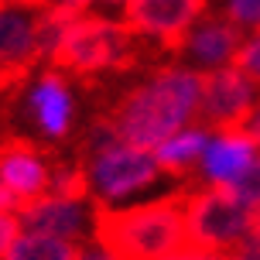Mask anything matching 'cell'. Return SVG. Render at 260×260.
Wrapping results in <instances>:
<instances>
[{
	"instance_id": "16",
	"label": "cell",
	"mask_w": 260,
	"mask_h": 260,
	"mask_svg": "<svg viewBox=\"0 0 260 260\" xmlns=\"http://www.w3.org/2000/svg\"><path fill=\"white\" fill-rule=\"evenodd\" d=\"M236 27L243 31H260V0H219L216 4Z\"/></svg>"
},
{
	"instance_id": "23",
	"label": "cell",
	"mask_w": 260,
	"mask_h": 260,
	"mask_svg": "<svg viewBox=\"0 0 260 260\" xmlns=\"http://www.w3.org/2000/svg\"><path fill=\"white\" fill-rule=\"evenodd\" d=\"M243 130L250 134V141H253V144L260 147V103L253 106V113L247 117V123H243Z\"/></svg>"
},
{
	"instance_id": "21",
	"label": "cell",
	"mask_w": 260,
	"mask_h": 260,
	"mask_svg": "<svg viewBox=\"0 0 260 260\" xmlns=\"http://www.w3.org/2000/svg\"><path fill=\"white\" fill-rule=\"evenodd\" d=\"M165 260H230V253H216V250H202V247H192V243H185L182 250L168 253Z\"/></svg>"
},
{
	"instance_id": "26",
	"label": "cell",
	"mask_w": 260,
	"mask_h": 260,
	"mask_svg": "<svg viewBox=\"0 0 260 260\" xmlns=\"http://www.w3.org/2000/svg\"><path fill=\"white\" fill-rule=\"evenodd\" d=\"M253 236H260V206L253 209Z\"/></svg>"
},
{
	"instance_id": "15",
	"label": "cell",
	"mask_w": 260,
	"mask_h": 260,
	"mask_svg": "<svg viewBox=\"0 0 260 260\" xmlns=\"http://www.w3.org/2000/svg\"><path fill=\"white\" fill-rule=\"evenodd\" d=\"M76 250H79L76 243H65L58 236L21 230L14 236V243L4 260H76Z\"/></svg>"
},
{
	"instance_id": "27",
	"label": "cell",
	"mask_w": 260,
	"mask_h": 260,
	"mask_svg": "<svg viewBox=\"0 0 260 260\" xmlns=\"http://www.w3.org/2000/svg\"><path fill=\"white\" fill-rule=\"evenodd\" d=\"M212 4H219V0H212Z\"/></svg>"
},
{
	"instance_id": "8",
	"label": "cell",
	"mask_w": 260,
	"mask_h": 260,
	"mask_svg": "<svg viewBox=\"0 0 260 260\" xmlns=\"http://www.w3.org/2000/svg\"><path fill=\"white\" fill-rule=\"evenodd\" d=\"M41 65V7L0 0V86L24 82Z\"/></svg>"
},
{
	"instance_id": "24",
	"label": "cell",
	"mask_w": 260,
	"mask_h": 260,
	"mask_svg": "<svg viewBox=\"0 0 260 260\" xmlns=\"http://www.w3.org/2000/svg\"><path fill=\"white\" fill-rule=\"evenodd\" d=\"M0 212H17V206L11 202V195H7V188L0 185Z\"/></svg>"
},
{
	"instance_id": "3",
	"label": "cell",
	"mask_w": 260,
	"mask_h": 260,
	"mask_svg": "<svg viewBox=\"0 0 260 260\" xmlns=\"http://www.w3.org/2000/svg\"><path fill=\"white\" fill-rule=\"evenodd\" d=\"M100 240L123 260H165L188 243L185 233V188L100 212Z\"/></svg>"
},
{
	"instance_id": "25",
	"label": "cell",
	"mask_w": 260,
	"mask_h": 260,
	"mask_svg": "<svg viewBox=\"0 0 260 260\" xmlns=\"http://www.w3.org/2000/svg\"><path fill=\"white\" fill-rule=\"evenodd\" d=\"M11 4H27V7H45L48 0H11Z\"/></svg>"
},
{
	"instance_id": "4",
	"label": "cell",
	"mask_w": 260,
	"mask_h": 260,
	"mask_svg": "<svg viewBox=\"0 0 260 260\" xmlns=\"http://www.w3.org/2000/svg\"><path fill=\"white\" fill-rule=\"evenodd\" d=\"M141 38L130 31L123 17L110 14H82L65 24L62 38L52 52L55 69L69 72L72 79H100V76H120L137 65Z\"/></svg>"
},
{
	"instance_id": "12",
	"label": "cell",
	"mask_w": 260,
	"mask_h": 260,
	"mask_svg": "<svg viewBox=\"0 0 260 260\" xmlns=\"http://www.w3.org/2000/svg\"><path fill=\"white\" fill-rule=\"evenodd\" d=\"M55 157L31 137H11L0 144V185L17 209L52 188Z\"/></svg>"
},
{
	"instance_id": "2",
	"label": "cell",
	"mask_w": 260,
	"mask_h": 260,
	"mask_svg": "<svg viewBox=\"0 0 260 260\" xmlns=\"http://www.w3.org/2000/svg\"><path fill=\"white\" fill-rule=\"evenodd\" d=\"M82 175H86V192L100 209H120L130 202H141L157 195L161 182H171L165 168L157 165L151 147L130 144L117 137L110 120H92L86 137H82Z\"/></svg>"
},
{
	"instance_id": "6",
	"label": "cell",
	"mask_w": 260,
	"mask_h": 260,
	"mask_svg": "<svg viewBox=\"0 0 260 260\" xmlns=\"http://www.w3.org/2000/svg\"><path fill=\"white\" fill-rule=\"evenodd\" d=\"M185 233L188 243L216 253H233L253 240V209L240 206L226 188H185Z\"/></svg>"
},
{
	"instance_id": "5",
	"label": "cell",
	"mask_w": 260,
	"mask_h": 260,
	"mask_svg": "<svg viewBox=\"0 0 260 260\" xmlns=\"http://www.w3.org/2000/svg\"><path fill=\"white\" fill-rule=\"evenodd\" d=\"M21 86L17 106L21 117L27 123L31 141L58 147L69 144L79 130V92H76V79L55 69V65H41L35 69Z\"/></svg>"
},
{
	"instance_id": "17",
	"label": "cell",
	"mask_w": 260,
	"mask_h": 260,
	"mask_svg": "<svg viewBox=\"0 0 260 260\" xmlns=\"http://www.w3.org/2000/svg\"><path fill=\"white\" fill-rule=\"evenodd\" d=\"M226 192L233 195L240 206H247V209L260 206V157L243 171V175H240V178H236L233 185H230V188H226Z\"/></svg>"
},
{
	"instance_id": "10",
	"label": "cell",
	"mask_w": 260,
	"mask_h": 260,
	"mask_svg": "<svg viewBox=\"0 0 260 260\" xmlns=\"http://www.w3.org/2000/svg\"><path fill=\"white\" fill-rule=\"evenodd\" d=\"M212 7V0H134L123 14L141 45L175 52L185 31Z\"/></svg>"
},
{
	"instance_id": "18",
	"label": "cell",
	"mask_w": 260,
	"mask_h": 260,
	"mask_svg": "<svg viewBox=\"0 0 260 260\" xmlns=\"http://www.w3.org/2000/svg\"><path fill=\"white\" fill-rule=\"evenodd\" d=\"M236 65L260 86V31H247L243 48H240V55H236Z\"/></svg>"
},
{
	"instance_id": "7",
	"label": "cell",
	"mask_w": 260,
	"mask_h": 260,
	"mask_svg": "<svg viewBox=\"0 0 260 260\" xmlns=\"http://www.w3.org/2000/svg\"><path fill=\"white\" fill-rule=\"evenodd\" d=\"M100 212L103 209L89 199V192H45L17 209V222L21 230L48 233L82 247L100 233Z\"/></svg>"
},
{
	"instance_id": "9",
	"label": "cell",
	"mask_w": 260,
	"mask_h": 260,
	"mask_svg": "<svg viewBox=\"0 0 260 260\" xmlns=\"http://www.w3.org/2000/svg\"><path fill=\"white\" fill-rule=\"evenodd\" d=\"M243 38H247L243 27H236L219 7H209L185 31V38L175 48V58H182L185 65H192L195 72L209 76V72H219V69L236 65V55L243 48Z\"/></svg>"
},
{
	"instance_id": "11",
	"label": "cell",
	"mask_w": 260,
	"mask_h": 260,
	"mask_svg": "<svg viewBox=\"0 0 260 260\" xmlns=\"http://www.w3.org/2000/svg\"><path fill=\"white\" fill-rule=\"evenodd\" d=\"M257 103H260V86L240 65H230V69L209 72L202 79V113H199V120L209 130H233L247 123V117L253 113Z\"/></svg>"
},
{
	"instance_id": "22",
	"label": "cell",
	"mask_w": 260,
	"mask_h": 260,
	"mask_svg": "<svg viewBox=\"0 0 260 260\" xmlns=\"http://www.w3.org/2000/svg\"><path fill=\"white\" fill-rule=\"evenodd\" d=\"M230 260H260V236H253V240H247L240 250H233Z\"/></svg>"
},
{
	"instance_id": "13",
	"label": "cell",
	"mask_w": 260,
	"mask_h": 260,
	"mask_svg": "<svg viewBox=\"0 0 260 260\" xmlns=\"http://www.w3.org/2000/svg\"><path fill=\"white\" fill-rule=\"evenodd\" d=\"M257 157H260V147L250 141V134L243 127L212 130L206 154L195 168L192 185H199V188H230Z\"/></svg>"
},
{
	"instance_id": "14",
	"label": "cell",
	"mask_w": 260,
	"mask_h": 260,
	"mask_svg": "<svg viewBox=\"0 0 260 260\" xmlns=\"http://www.w3.org/2000/svg\"><path fill=\"white\" fill-rule=\"evenodd\" d=\"M209 134H212V130L199 120V123H192V127L175 130L171 137H165V141L154 147L157 165L165 168V175H168L171 182L192 185L195 168H199V161H202V154H206Z\"/></svg>"
},
{
	"instance_id": "20",
	"label": "cell",
	"mask_w": 260,
	"mask_h": 260,
	"mask_svg": "<svg viewBox=\"0 0 260 260\" xmlns=\"http://www.w3.org/2000/svg\"><path fill=\"white\" fill-rule=\"evenodd\" d=\"M21 233V222H17V212H0V260L7 257L14 236Z\"/></svg>"
},
{
	"instance_id": "19",
	"label": "cell",
	"mask_w": 260,
	"mask_h": 260,
	"mask_svg": "<svg viewBox=\"0 0 260 260\" xmlns=\"http://www.w3.org/2000/svg\"><path fill=\"white\" fill-rule=\"evenodd\" d=\"M76 260H123V257L96 236V240H89V243H82V247L76 250Z\"/></svg>"
},
{
	"instance_id": "1",
	"label": "cell",
	"mask_w": 260,
	"mask_h": 260,
	"mask_svg": "<svg viewBox=\"0 0 260 260\" xmlns=\"http://www.w3.org/2000/svg\"><path fill=\"white\" fill-rule=\"evenodd\" d=\"M202 79L206 76L182 58L157 62L120 92L103 117L117 130V137L154 151L175 130L199 123Z\"/></svg>"
}]
</instances>
